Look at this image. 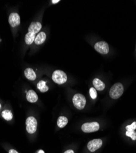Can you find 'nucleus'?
Listing matches in <instances>:
<instances>
[{
    "mask_svg": "<svg viewBox=\"0 0 136 153\" xmlns=\"http://www.w3.org/2000/svg\"><path fill=\"white\" fill-rule=\"evenodd\" d=\"M124 91V88L121 84L117 83L113 85L109 91V95L111 98L113 99H117L120 98Z\"/></svg>",
    "mask_w": 136,
    "mask_h": 153,
    "instance_id": "f257e3e1",
    "label": "nucleus"
},
{
    "mask_svg": "<svg viewBox=\"0 0 136 153\" xmlns=\"http://www.w3.org/2000/svg\"><path fill=\"white\" fill-rule=\"evenodd\" d=\"M67 78L66 73L61 70H55L52 74V80L56 84L59 85L66 83Z\"/></svg>",
    "mask_w": 136,
    "mask_h": 153,
    "instance_id": "f03ea898",
    "label": "nucleus"
},
{
    "mask_svg": "<svg viewBox=\"0 0 136 153\" xmlns=\"http://www.w3.org/2000/svg\"><path fill=\"white\" fill-rule=\"evenodd\" d=\"M72 102L75 107L78 110H82L86 105V99L81 94H76L72 98Z\"/></svg>",
    "mask_w": 136,
    "mask_h": 153,
    "instance_id": "7ed1b4c3",
    "label": "nucleus"
},
{
    "mask_svg": "<svg viewBox=\"0 0 136 153\" xmlns=\"http://www.w3.org/2000/svg\"><path fill=\"white\" fill-rule=\"evenodd\" d=\"M37 126L38 123L37 120L35 117L30 116L26 120V129L27 132L30 134H33L35 133L37 130Z\"/></svg>",
    "mask_w": 136,
    "mask_h": 153,
    "instance_id": "20e7f679",
    "label": "nucleus"
},
{
    "mask_svg": "<svg viewBox=\"0 0 136 153\" xmlns=\"http://www.w3.org/2000/svg\"><path fill=\"white\" fill-rule=\"evenodd\" d=\"M99 129V124L97 122L86 123L82 126V130L85 133H91L98 131Z\"/></svg>",
    "mask_w": 136,
    "mask_h": 153,
    "instance_id": "39448f33",
    "label": "nucleus"
},
{
    "mask_svg": "<svg viewBox=\"0 0 136 153\" xmlns=\"http://www.w3.org/2000/svg\"><path fill=\"white\" fill-rule=\"evenodd\" d=\"M95 49L99 53L106 55L109 53V46L107 42L104 41H100L95 45Z\"/></svg>",
    "mask_w": 136,
    "mask_h": 153,
    "instance_id": "423d86ee",
    "label": "nucleus"
},
{
    "mask_svg": "<svg viewBox=\"0 0 136 153\" xmlns=\"http://www.w3.org/2000/svg\"><path fill=\"white\" fill-rule=\"evenodd\" d=\"M103 145V141L101 139H94L91 140L87 145V148L91 152H95V151L99 149Z\"/></svg>",
    "mask_w": 136,
    "mask_h": 153,
    "instance_id": "0eeeda50",
    "label": "nucleus"
},
{
    "mask_svg": "<svg viewBox=\"0 0 136 153\" xmlns=\"http://www.w3.org/2000/svg\"><path fill=\"white\" fill-rule=\"evenodd\" d=\"M9 23L12 27H16L20 24V16L16 13H11L9 17Z\"/></svg>",
    "mask_w": 136,
    "mask_h": 153,
    "instance_id": "6e6552de",
    "label": "nucleus"
},
{
    "mask_svg": "<svg viewBox=\"0 0 136 153\" xmlns=\"http://www.w3.org/2000/svg\"><path fill=\"white\" fill-rule=\"evenodd\" d=\"M42 28V25L40 22H32L29 28H28V32L32 33L34 34H36L40 31Z\"/></svg>",
    "mask_w": 136,
    "mask_h": 153,
    "instance_id": "1a4fd4ad",
    "label": "nucleus"
},
{
    "mask_svg": "<svg viewBox=\"0 0 136 153\" xmlns=\"http://www.w3.org/2000/svg\"><path fill=\"white\" fill-rule=\"evenodd\" d=\"M27 99L28 102L35 103L38 100V96L35 91L33 90H29L27 93Z\"/></svg>",
    "mask_w": 136,
    "mask_h": 153,
    "instance_id": "9d476101",
    "label": "nucleus"
},
{
    "mask_svg": "<svg viewBox=\"0 0 136 153\" xmlns=\"http://www.w3.org/2000/svg\"><path fill=\"white\" fill-rule=\"evenodd\" d=\"M25 75L29 80H35L36 78V75L35 72L31 68H27L25 70Z\"/></svg>",
    "mask_w": 136,
    "mask_h": 153,
    "instance_id": "9b49d317",
    "label": "nucleus"
},
{
    "mask_svg": "<svg viewBox=\"0 0 136 153\" xmlns=\"http://www.w3.org/2000/svg\"><path fill=\"white\" fill-rule=\"evenodd\" d=\"M93 84L96 89L98 91H103L106 85L103 81L98 78H95L93 81Z\"/></svg>",
    "mask_w": 136,
    "mask_h": 153,
    "instance_id": "f8f14e48",
    "label": "nucleus"
},
{
    "mask_svg": "<svg viewBox=\"0 0 136 153\" xmlns=\"http://www.w3.org/2000/svg\"><path fill=\"white\" fill-rule=\"evenodd\" d=\"M46 39V34L44 32H40L36 36L35 42L37 45L42 44Z\"/></svg>",
    "mask_w": 136,
    "mask_h": 153,
    "instance_id": "ddd939ff",
    "label": "nucleus"
},
{
    "mask_svg": "<svg viewBox=\"0 0 136 153\" xmlns=\"http://www.w3.org/2000/svg\"><path fill=\"white\" fill-rule=\"evenodd\" d=\"M35 38H36V34L28 32L25 35V42L28 45H31L34 41H35Z\"/></svg>",
    "mask_w": 136,
    "mask_h": 153,
    "instance_id": "4468645a",
    "label": "nucleus"
},
{
    "mask_svg": "<svg viewBox=\"0 0 136 153\" xmlns=\"http://www.w3.org/2000/svg\"><path fill=\"white\" fill-rule=\"evenodd\" d=\"M37 88L42 92H47L49 90V87L46 85V81L41 80L39 81L37 85Z\"/></svg>",
    "mask_w": 136,
    "mask_h": 153,
    "instance_id": "2eb2a0df",
    "label": "nucleus"
},
{
    "mask_svg": "<svg viewBox=\"0 0 136 153\" xmlns=\"http://www.w3.org/2000/svg\"><path fill=\"white\" fill-rule=\"evenodd\" d=\"M68 123V119L66 117L61 116L58 118L57 120V125L60 128L64 127Z\"/></svg>",
    "mask_w": 136,
    "mask_h": 153,
    "instance_id": "dca6fc26",
    "label": "nucleus"
},
{
    "mask_svg": "<svg viewBox=\"0 0 136 153\" xmlns=\"http://www.w3.org/2000/svg\"><path fill=\"white\" fill-rule=\"evenodd\" d=\"M2 116L4 120H6V121H10L13 119V115L12 112H11L10 110H5L4 111H3L2 112Z\"/></svg>",
    "mask_w": 136,
    "mask_h": 153,
    "instance_id": "f3484780",
    "label": "nucleus"
},
{
    "mask_svg": "<svg viewBox=\"0 0 136 153\" xmlns=\"http://www.w3.org/2000/svg\"><path fill=\"white\" fill-rule=\"evenodd\" d=\"M89 95L93 99H95L97 97V92L96 89L94 88H91L89 89Z\"/></svg>",
    "mask_w": 136,
    "mask_h": 153,
    "instance_id": "a211bd4d",
    "label": "nucleus"
},
{
    "mask_svg": "<svg viewBox=\"0 0 136 153\" xmlns=\"http://www.w3.org/2000/svg\"><path fill=\"white\" fill-rule=\"evenodd\" d=\"M126 135L128 137H129L132 138V140H136V132L134 131H127L126 133Z\"/></svg>",
    "mask_w": 136,
    "mask_h": 153,
    "instance_id": "6ab92c4d",
    "label": "nucleus"
},
{
    "mask_svg": "<svg viewBox=\"0 0 136 153\" xmlns=\"http://www.w3.org/2000/svg\"><path fill=\"white\" fill-rule=\"evenodd\" d=\"M126 129L127 131H134L135 129H136V122L132 123L131 125L127 126L126 127Z\"/></svg>",
    "mask_w": 136,
    "mask_h": 153,
    "instance_id": "aec40b11",
    "label": "nucleus"
},
{
    "mask_svg": "<svg viewBox=\"0 0 136 153\" xmlns=\"http://www.w3.org/2000/svg\"><path fill=\"white\" fill-rule=\"evenodd\" d=\"M9 153H18V152L16 150L12 149H10V150H9Z\"/></svg>",
    "mask_w": 136,
    "mask_h": 153,
    "instance_id": "412c9836",
    "label": "nucleus"
},
{
    "mask_svg": "<svg viewBox=\"0 0 136 153\" xmlns=\"http://www.w3.org/2000/svg\"><path fill=\"white\" fill-rule=\"evenodd\" d=\"M64 153H74V151L72 149H69V150L66 151Z\"/></svg>",
    "mask_w": 136,
    "mask_h": 153,
    "instance_id": "4be33fe9",
    "label": "nucleus"
},
{
    "mask_svg": "<svg viewBox=\"0 0 136 153\" xmlns=\"http://www.w3.org/2000/svg\"><path fill=\"white\" fill-rule=\"evenodd\" d=\"M52 2L53 4H56V3H59L60 1H59V0H53V1H52Z\"/></svg>",
    "mask_w": 136,
    "mask_h": 153,
    "instance_id": "5701e85b",
    "label": "nucleus"
},
{
    "mask_svg": "<svg viewBox=\"0 0 136 153\" xmlns=\"http://www.w3.org/2000/svg\"><path fill=\"white\" fill-rule=\"evenodd\" d=\"M38 153H44V151H42V150H40V151L38 152Z\"/></svg>",
    "mask_w": 136,
    "mask_h": 153,
    "instance_id": "b1692460",
    "label": "nucleus"
},
{
    "mask_svg": "<svg viewBox=\"0 0 136 153\" xmlns=\"http://www.w3.org/2000/svg\"><path fill=\"white\" fill-rule=\"evenodd\" d=\"M1 104H0V109H1Z\"/></svg>",
    "mask_w": 136,
    "mask_h": 153,
    "instance_id": "393cba45",
    "label": "nucleus"
}]
</instances>
